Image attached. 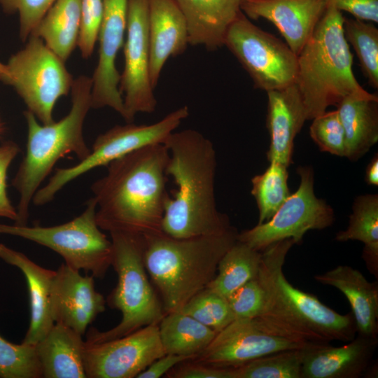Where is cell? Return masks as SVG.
Segmentation results:
<instances>
[{"label":"cell","mask_w":378,"mask_h":378,"mask_svg":"<svg viewBox=\"0 0 378 378\" xmlns=\"http://www.w3.org/2000/svg\"><path fill=\"white\" fill-rule=\"evenodd\" d=\"M169 159L167 146L155 144L107 164L106 174L91 187L98 226L143 236L162 232Z\"/></svg>","instance_id":"1"},{"label":"cell","mask_w":378,"mask_h":378,"mask_svg":"<svg viewBox=\"0 0 378 378\" xmlns=\"http://www.w3.org/2000/svg\"><path fill=\"white\" fill-rule=\"evenodd\" d=\"M164 144L169 153L166 174L176 185L174 198L166 200L162 223L164 233L175 238L218 234L234 228L216 207L214 180L216 151L199 132H173Z\"/></svg>","instance_id":"2"},{"label":"cell","mask_w":378,"mask_h":378,"mask_svg":"<svg viewBox=\"0 0 378 378\" xmlns=\"http://www.w3.org/2000/svg\"><path fill=\"white\" fill-rule=\"evenodd\" d=\"M237 234L233 228L190 238H175L163 232L144 236L145 267L165 314L180 312L208 286Z\"/></svg>","instance_id":"3"},{"label":"cell","mask_w":378,"mask_h":378,"mask_svg":"<svg viewBox=\"0 0 378 378\" xmlns=\"http://www.w3.org/2000/svg\"><path fill=\"white\" fill-rule=\"evenodd\" d=\"M342 13L327 6L312 37L298 56L295 84L302 96L307 120L349 96L373 98L353 72V56L343 29Z\"/></svg>","instance_id":"4"},{"label":"cell","mask_w":378,"mask_h":378,"mask_svg":"<svg viewBox=\"0 0 378 378\" xmlns=\"http://www.w3.org/2000/svg\"><path fill=\"white\" fill-rule=\"evenodd\" d=\"M92 78L87 76L74 80L71 109L57 122L40 125L31 111L24 112L28 130L26 153L12 181L19 193L15 224L27 225L36 192L60 158L74 153L83 160L90 155L91 150L85 141L83 130L92 108Z\"/></svg>","instance_id":"5"},{"label":"cell","mask_w":378,"mask_h":378,"mask_svg":"<svg viewBox=\"0 0 378 378\" xmlns=\"http://www.w3.org/2000/svg\"><path fill=\"white\" fill-rule=\"evenodd\" d=\"M295 244L293 239H286L262 252L257 279L265 295L262 315L274 317L319 343L352 340L357 332L352 313L334 311L316 296L293 286L285 276L283 266Z\"/></svg>","instance_id":"6"},{"label":"cell","mask_w":378,"mask_h":378,"mask_svg":"<svg viewBox=\"0 0 378 378\" xmlns=\"http://www.w3.org/2000/svg\"><path fill=\"white\" fill-rule=\"evenodd\" d=\"M109 233L112 243L111 266L117 274L118 282L106 303L120 312L122 319L110 330H89L85 341L88 343L108 341L146 326L158 325L165 314L145 267L144 237L123 232Z\"/></svg>","instance_id":"7"},{"label":"cell","mask_w":378,"mask_h":378,"mask_svg":"<svg viewBox=\"0 0 378 378\" xmlns=\"http://www.w3.org/2000/svg\"><path fill=\"white\" fill-rule=\"evenodd\" d=\"M319 343L270 316L234 319L216 332L209 345L190 360L219 368H234L279 351Z\"/></svg>","instance_id":"8"},{"label":"cell","mask_w":378,"mask_h":378,"mask_svg":"<svg viewBox=\"0 0 378 378\" xmlns=\"http://www.w3.org/2000/svg\"><path fill=\"white\" fill-rule=\"evenodd\" d=\"M93 197L83 212L74 219L54 226L0 223V234L16 236L46 246L58 253L68 266L103 278L111 266L112 243L96 220Z\"/></svg>","instance_id":"9"},{"label":"cell","mask_w":378,"mask_h":378,"mask_svg":"<svg viewBox=\"0 0 378 378\" xmlns=\"http://www.w3.org/2000/svg\"><path fill=\"white\" fill-rule=\"evenodd\" d=\"M12 85L35 117L48 125L54 122L57 101L66 95L74 80L64 62L38 36L31 34L22 49L6 64Z\"/></svg>","instance_id":"10"},{"label":"cell","mask_w":378,"mask_h":378,"mask_svg":"<svg viewBox=\"0 0 378 378\" xmlns=\"http://www.w3.org/2000/svg\"><path fill=\"white\" fill-rule=\"evenodd\" d=\"M189 115L187 106H182L151 124L115 125L95 139L90 155L77 164L57 168L48 183L36 192L32 202L36 206L50 202L56 194L67 183L89 171L111 162L140 148L164 144L169 136Z\"/></svg>","instance_id":"11"},{"label":"cell","mask_w":378,"mask_h":378,"mask_svg":"<svg viewBox=\"0 0 378 378\" xmlns=\"http://www.w3.org/2000/svg\"><path fill=\"white\" fill-rule=\"evenodd\" d=\"M224 46L248 74L255 88L267 92L295 84L298 56L286 43L256 26L242 12L229 27Z\"/></svg>","instance_id":"12"},{"label":"cell","mask_w":378,"mask_h":378,"mask_svg":"<svg viewBox=\"0 0 378 378\" xmlns=\"http://www.w3.org/2000/svg\"><path fill=\"white\" fill-rule=\"evenodd\" d=\"M297 172L300 177L298 189L289 195L270 220L238 233L237 241L262 251L286 239H293L298 244L309 230H321L332 225L333 210L316 196L312 169L300 167Z\"/></svg>","instance_id":"13"},{"label":"cell","mask_w":378,"mask_h":378,"mask_svg":"<svg viewBox=\"0 0 378 378\" xmlns=\"http://www.w3.org/2000/svg\"><path fill=\"white\" fill-rule=\"evenodd\" d=\"M148 0H128L125 66L119 90L125 108L124 119L130 122L137 113H152L157 100L150 78Z\"/></svg>","instance_id":"14"},{"label":"cell","mask_w":378,"mask_h":378,"mask_svg":"<svg viewBox=\"0 0 378 378\" xmlns=\"http://www.w3.org/2000/svg\"><path fill=\"white\" fill-rule=\"evenodd\" d=\"M166 354L158 325H149L125 336L98 343L85 342L87 378H134Z\"/></svg>","instance_id":"15"},{"label":"cell","mask_w":378,"mask_h":378,"mask_svg":"<svg viewBox=\"0 0 378 378\" xmlns=\"http://www.w3.org/2000/svg\"><path fill=\"white\" fill-rule=\"evenodd\" d=\"M103 13L97 40L99 57L92 78L91 107H110L122 118L125 108L119 90L116 57L124 43L128 0H102Z\"/></svg>","instance_id":"16"},{"label":"cell","mask_w":378,"mask_h":378,"mask_svg":"<svg viewBox=\"0 0 378 378\" xmlns=\"http://www.w3.org/2000/svg\"><path fill=\"white\" fill-rule=\"evenodd\" d=\"M92 275L62 263L52 280L50 295L54 323L63 324L83 335L88 326L105 311L104 296L94 286Z\"/></svg>","instance_id":"17"},{"label":"cell","mask_w":378,"mask_h":378,"mask_svg":"<svg viewBox=\"0 0 378 378\" xmlns=\"http://www.w3.org/2000/svg\"><path fill=\"white\" fill-rule=\"evenodd\" d=\"M326 8L325 0H252L240 4L249 19L272 22L296 55L312 37Z\"/></svg>","instance_id":"18"},{"label":"cell","mask_w":378,"mask_h":378,"mask_svg":"<svg viewBox=\"0 0 378 378\" xmlns=\"http://www.w3.org/2000/svg\"><path fill=\"white\" fill-rule=\"evenodd\" d=\"M378 337L358 335L346 344H318L306 350L301 378H359L370 375Z\"/></svg>","instance_id":"19"},{"label":"cell","mask_w":378,"mask_h":378,"mask_svg":"<svg viewBox=\"0 0 378 378\" xmlns=\"http://www.w3.org/2000/svg\"><path fill=\"white\" fill-rule=\"evenodd\" d=\"M150 78L157 86L165 62L181 55L188 43L184 16L175 0H148Z\"/></svg>","instance_id":"20"},{"label":"cell","mask_w":378,"mask_h":378,"mask_svg":"<svg viewBox=\"0 0 378 378\" xmlns=\"http://www.w3.org/2000/svg\"><path fill=\"white\" fill-rule=\"evenodd\" d=\"M267 94V127L270 135L267 159L288 167L292 161L294 139L307 120L306 109L295 84Z\"/></svg>","instance_id":"21"},{"label":"cell","mask_w":378,"mask_h":378,"mask_svg":"<svg viewBox=\"0 0 378 378\" xmlns=\"http://www.w3.org/2000/svg\"><path fill=\"white\" fill-rule=\"evenodd\" d=\"M0 258L18 268L25 277L30 307V322L22 343L36 346L54 325L50 295L55 270L36 264L22 252L0 244Z\"/></svg>","instance_id":"22"},{"label":"cell","mask_w":378,"mask_h":378,"mask_svg":"<svg viewBox=\"0 0 378 378\" xmlns=\"http://www.w3.org/2000/svg\"><path fill=\"white\" fill-rule=\"evenodd\" d=\"M315 281L336 288L348 300L358 335L377 337L378 284L370 282L357 269L338 265L314 276Z\"/></svg>","instance_id":"23"},{"label":"cell","mask_w":378,"mask_h":378,"mask_svg":"<svg viewBox=\"0 0 378 378\" xmlns=\"http://www.w3.org/2000/svg\"><path fill=\"white\" fill-rule=\"evenodd\" d=\"M186 22L188 43L215 50L241 12L237 0H175Z\"/></svg>","instance_id":"24"},{"label":"cell","mask_w":378,"mask_h":378,"mask_svg":"<svg viewBox=\"0 0 378 378\" xmlns=\"http://www.w3.org/2000/svg\"><path fill=\"white\" fill-rule=\"evenodd\" d=\"M82 335L55 323L36 344L44 378H86L84 368L85 341Z\"/></svg>","instance_id":"25"},{"label":"cell","mask_w":378,"mask_h":378,"mask_svg":"<svg viewBox=\"0 0 378 378\" xmlns=\"http://www.w3.org/2000/svg\"><path fill=\"white\" fill-rule=\"evenodd\" d=\"M337 108L345 134L344 157L356 161L378 141V97H346Z\"/></svg>","instance_id":"26"},{"label":"cell","mask_w":378,"mask_h":378,"mask_svg":"<svg viewBox=\"0 0 378 378\" xmlns=\"http://www.w3.org/2000/svg\"><path fill=\"white\" fill-rule=\"evenodd\" d=\"M81 0H56L31 34L65 62L78 44Z\"/></svg>","instance_id":"27"},{"label":"cell","mask_w":378,"mask_h":378,"mask_svg":"<svg viewBox=\"0 0 378 378\" xmlns=\"http://www.w3.org/2000/svg\"><path fill=\"white\" fill-rule=\"evenodd\" d=\"M159 335L166 354L194 358L204 350L216 332L181 312L166 313L158 324Z\"/></svg>","instance_id":"28"},{"label":"cell","mask_w":378,"mask_h":378,"mask_svg":"<svg viewBox=\"0 0 378 378\" xmlns=\"http://www.w3.org/2000/svg\"><path fill=\"white\" fill-rule=\"evenodd\" d=\"M337 241H359L363 243V258L368 270L378 274V195L358 196L353 204L349 225L336 234Z\"/></svg>","instance_id":"29"},{"label":"cell","mask_w":378,"mask_h":378,"mask_svg":"<svg viewBox=\"0 0 378 378\" xmlns=\"http://www.w3.org/2000/svg\"><path fill=\"white\" fill-rule=\"evenodd\" d=\"M262 252L237 241L220 260L216 274L207 288L227 298L257 277Z\"/></svg>","instance_id":"30"},{"label":"cell","mask_w":378,"mask_h":378,"mask_svg":"<svg viewBox=\"0 0 378 378\" xmlns=\"http://www.w3.org/2000/svg\"><path fill=\"white\" fill-rule=\"evenodd\" d=\"M270 163L262 174L251 179V194L259 211L258 224L270 220L290 195L288 186V167L275 161Z\"/></svg>","instance_id":"31"},{"label":"cell","mask_w":378,"mask_h":378,"mask_svg":"<svg viewBox=\"0 0 378 378\" xmlns=\"http://www.w3.org/2000/svg\"><path fill=\"white\" fill-rule=\"evenodd\" d=\"M344 37L358 57L363 75L369 84L378 88V29L374 23L344 18Z\"/></svg>","instance_id":"32"},{"label":"cell","mask_w":378,"mask_h":378,"mask_svg":"<svg viewBox=\"0 0 378 378\" xmlns=\"http://www.w3.org/2000/svg\"><path fill=\"white\" fill-rule=\"evenodd\" d=\"M308 348L276 352L234 367V378H301Z\"/></svg>","instance_id":"33"},{"label":"cell","mask_w":378,"mask_h":378,"mask_svg":"<svg viewBox=\"0 0 378 378\" xmlns=\"http://www.w3.org/2000/svg\"><path fill=\"white\" fill-rule=\"evenodd\" d=\"M180 312L190 316L216 332L235 319L227 299L207 287L192 297Z\"/></svg>","instance_id":"34"},{"label":"cell","mask_w":378,"mask_h":378,"mask_svg":"<svg viewBox=\"0 0 378 378\" xmlns=\"http://www.w3.org/2000/svg\"><path fill=\"white\" fill-rule=\"evenodd\" d=\"M0 377H42L36 346L13 344L0 335Z\"/></svg>","instance_id":"35"},{"label":"cell","mask_w":378,"mask_h":378,"mask_svg":"<svg viewBox=\"0 0 378 378\" xmlns=\"http://www.w3.org/2000/svg\"><path fill=\"white\" fill-rule=\"evenodd\" d=\"M309 134L321 150L345 156V134L337 110L326 111L312 119Z\"/></svg>","instance_id":"36"},{"label":"cell","mask_w":378,"mask_h":378,"mask_svg":"<svg viewBox=\"0 0 378 378\" xmlns=\"http://www.w3.org/2000/svg\"><path fill=\"white\" fill-rule=\"evenodd\" d=\"M227 299L235 319L254 318L264 313L265 295L257 277L242 285Z\"/></svg>","instance_id":"37"},{"label":"cell","mask_w":378,"mask_h":378,"mask_svg":"<svg viewBox=\"0 0 378 378\" xmlns=\"http://www.w3.org/2000/svg\"><path fill=\"white\" fill-rule=\"evenodd\" d=\"M55 1L0 0V6L6 13H18L20 38L26 41Z\"/></svg>","instance_id":"38"},{"label":"cell","mask_w":378,"mask_h":378,"mask_svg":"<svg viewBox=\"0 0 378 378\" xmlns=\"http://www.w3.org/2000/svg\"><path fill=\"white\" fill-rule=\"evenodd\" d=\"M102 13V0H81V22L77 46L84 59L89 58L93 52Z\"/></svg>","instance_id":"39"},{"label":"cell","mask_w":378,"mask_h":378,"mask_svg":"<svg viewBox=\"0 0 378 378\" xmlns=\"http://www.w3.org/2000/svg\"><path fill=\"white\" fill-rule=\"evenodd\" d=\"M20 152V148L13 141H6L0 145V217L13 220L18 219V212L10 202L7 193L8 169Z\"/></svg>","instance_id":"40"},{"label":"cell","mask_w":378,"mask_h":378,"mask_svg":"<svg viewBox=\"0 0 378 378\" xmlns=\"http://www.w3.org/2000/svg\"><path fill=\"white\" fill-rule=\"evenodd\" d=\"M166 374L169 378H234L233 368L214 367L190 360L176 365Z\"/></svg>","instance_id":"41"},{"label":"cell","mask_w":378,"mask_h":378,"mask_svg":"<svg viewBox=\"0 0 378 378\" xmlns=\"http://www.w3.org/2000/svg\"><path fill=\"white\" fill-rule=\"evenodd\" d=\"M340 11L351 14L354 18L378 22V0H325Z\"/></svg>","instance_id":"42"},{"label":"cell","mask_w":378,"mask_h":378,"mask_svg":"<svg viewBox=\"0 0 378 378\" xmlns=\"http://www.w3.org/2000/svg\"><path fill=\"white\" fill-rule=\"evenodd\" d=\"M190 359L192 358L186 356L166 354L153 361L145 370L139 374L136 377L158 378L162 377L176 365Z\"/></svg>","instance_id":"43"},{"label":"cell","mask_w":378,"mask_h":378,"mask_svg":"<svg viewBox=\"0 0 378 378\" xmlns=\"http://www.w3.org/2000/svg\"><path fill=\"white\" fill-rule=\"evenodd\" d=\"M365 182L370 186L378 185V156L374 155L367 166L365 176Z\"/></svg>","instance_id":"44"},{"label":"cell","mask_w":378,"mask_h":378,"mask_svg":"<svg viewBox=\"0 0 378 378\" xmlns=\"http://www.w3.org/2000/svg\"><path fill=\"white\" fill-rule=\"evenodd\" d=\"M0 80L6 84H10V76L6 64L0 62Z\"/></svg>","instance_id":"45"},{"label":"cell","mask_w":378,"mask_h":378,"mask_svg":"<svg viewBox=\"0 0 378 378\" xmlns=\"http://www.w3.org/2000/svg\"><path fill=\"white\" fill-rule=\"evenodd\" d=\"M237 1H238L239 2V4H242V3L245 2V1H252V0H237Z\"/></svg>","instance_id":"46"},{"label":"cell","mask_w":378,"mask_h":378,"mask_svg":"<svg viewBox=\"0 0 378 378\" xmlns=\"http://www.w3.org/2000/svg\"><path fill=\"white\" fill-rule=\"evenodd\" d=\"M1 130H2V127H1V122H0V134H1Z\"/></svg>","instance_id":"47"}]
</instances>
